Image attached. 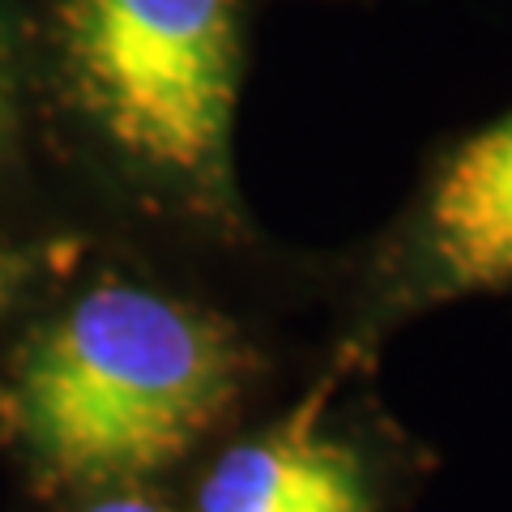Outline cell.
<instances>
[{
    "label": "cell",
    "mask_w": 512,
    "mask_h": 512,
    "mask_svg": "<svg viewBox=\"0 0 512 512\" xmlns=\"http://www.w3.org/2000/svg\"><path fill=\"white\" fill-rule=\"evenodd\" d=\"M86 512H171L167 504L150 500V495H137V491H120V495H107V500L90 504Z\"/></svg>",
    "instance_id": "5b68a950"
},
{
    "label": "cell",
    "mask_w": 512,
    "mask_h": 512,
    "mask_svg": "<svg viewBox=\"0 0 512 512\" xmlns=\"http://www.w3.org/2000/svg\"><path fill=\"white\" fill-rule=\"evenodd\" d=\"M333 380L261 436L227 448L197 491V512H372L367 478L342 440L320 431Z\"/></svg>",
    "instance_id": "277c9868"
},
{
    "label": "cell",
    "mask_w": 512,
    "mask_h": 512,
    "mask_svg": "<svg viewBox=\"0 0 512 512\" xmlns=\"http://www.w3.org/2000/svg\"><path fill=\"white\" fill-rule=\"evenodd\" d=\"M248 367V346L214 312L150 286L99 282L30 342L9 423L56 483H133L210 436Z\"/></svg>",
    "instance_id": "6da1fadb"
},
{
    "label": "cell",
    "mask_w": 512,
    "mask_h": 512,
    "mask_svg": "<svg viewBox=\"0 0 512 512\" xmlns=\"http://www.w3.org/2000/svg\"><path fill=\"white\" fill-rule=\"evenodd\" d=\"M9 124V56H5V39H0V137Z\"/></svg>",
    "instance_id": "8992f818"
},
{
    "label": "cell",
    "mask_w": 512,
    "mask_h": 512,
    "mask_svg": "<svg viewBox=\"0 0 512 512\" xmlns=\"http://www.w3.org/2000/svg\"><path fill=\"white\" fill-rule=\"evenodd\" d=\"M77 107L128 167L222 197L244 82L239 0H60Z\"/></svg>",
    "instance_id": "7a4b0ae2"
},
{
    "label": "cell",
    "mask_w": 512,
    "mask_h": 512,
    "mask_svg": "<svg viewBox=\"0 0 512 512\" xmlns=\"http://www.w3.org/2000/svg\"><path fill=\"white\" fill-rule=\"evenodd\" d=\"M0 286H5V265H0Z\"/></svg>",
    "instance_id": "52a82bcc"
},
{
    "label": "cell",
    "mask_w": 512,
    "mask_h": 512,
    "mask_svg": "<svg viewBox=\"0 0 512 512\" xmlns=\"http://www.w3.org/2000/svg\"><path fill=\"white\" fill-rule=\"evenodd\" d=\"M384 274L389 308L512 291V111L436 163Z\"/></svg>",
    "instance_id": "3957f363"
}]
</instances>
